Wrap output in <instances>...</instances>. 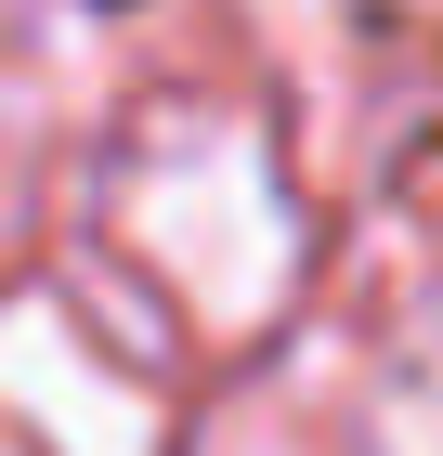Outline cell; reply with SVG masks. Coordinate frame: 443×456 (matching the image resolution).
<instances>
[{"instance_id": "1", "label": "cell", "mask_w": 443, "mask_h": 456, "mask_svg": "<svg viewBox=\"0 0 443 456\" xmlns=\"http://www.w3.org/2000/svg\"><path fill=\"white\" fill-rule=\"evenodd\" d=\"M118 235H131V261L209 339L274 326L287 287H300V209H287L274 143L248 118H170V131H144L131 170H118Z\"/></svg>"}, {"instance_id": "2", "label": "cell", "mask_w": 443, "mask_h": 456, "mask_svg": "<svg viewBox=\"0 0 443 456\" xmlns=\"http://www.w3.org/2000/svg\"><path fill=\"white\" fill-rule=\"evenodd\" d=\"M0 418L39 456H157V391L118 379L53 300H0Z\"/></svg>"}, {"instance_id": "3", "label": "cell", "mask_w": 443, "mask_h": 456, "mask_svg": "<svg viewBox=\"0 0 443 456\" xmlns=\"http://www.w3.org/2000/svg\"><path fill=\"white\" fill-rule=\"evenodd\" d=\"M378 456H443V300H417L378 379Z\"/></svg>"}]
</instances>
